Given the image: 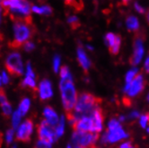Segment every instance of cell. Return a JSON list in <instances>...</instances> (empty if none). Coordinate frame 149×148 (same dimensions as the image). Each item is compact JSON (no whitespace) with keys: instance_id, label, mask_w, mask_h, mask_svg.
<instances>
[{"instance_id":"cell-20","label":"cell","mask_w":149,"mask_h":148,"mask_svg":"<svg viewBox=\"0 0 149 148\" xmlns=\"http://www.w3.org/2000/svg\"><path fill=\"white\" fill-rule=\"evenodd\" d=\"M29 108H30V100L25 98L22 101V102H21L18 110H20L21 113H22V116H24L27 113V111L29 110Z\"/></svg>"},{"instance_id":"cell-42","label":"cell","mask_w":149,"mask_h":148,"mask_svg":"<svg viewBox=\"0 0 149 148\" xmlns=\"http://www.w3.org/2000/svg\"><path fill=\"white\" fill-rule=\"evenodd\" d=\"M145 69H146V72L147 74H149V57L146 58V63H145Z\"/></svg>"},{"instance_id":"cell-51","label":"cell","mask_w":149,"mask_h":148,"mask_svg":"<svg viewBox=\"0 0 149 148\" xmlns=\"http://www.w3.org/2000/svg\"><path fill=\"white\" fill-rule=\"evenodd\" d=\"M2 39V37H1V35H0V40H1Z\"/></svg>"},{"instance_id":"cell-25","label":"cell","mask_w":149,"mask_h":148,"mask_svg":"<svg viewBox=\"0 0 149 148\" xmlns=\"http://www.w3.org/2000/svg\"><path fill=\"white\" fill-rule=\"evenodd\" d=\"M137 71L138 70L136 68H135V69H132V70H130L129 73H127V76H126V83H130L133 80V78L136 76Z\"/></svg>"},{"instance_id":"cell-3","label":"cell","mask_w":149,"mask_h":148,"mask_svg":"<svg viewBox=\"0 0 149 148\" xmlns=\"http://www.w3.org/2000/svg\"><path fill=\"white\" fill-rule=\"evenodd\" d=\"M14 22L15 40L12 42H10L9 46L13 49H17L33 37L34 33V28L31 24V19L15 20Z\"/></svg>"},{"instance_id":"cell-14","label":"cell","mask_w":149,"mask_h":148,"mask_svg":"<svg viewBox=\"0 0 149 148\" xmlns=\"http://www.w3.org/2000/svg\"><path fill=\"white\" fill-rule=\"evenodd\" d=\"M77 58H78V62L81 65V67H83V69L84 70V72L87 73L90 66H91V62L88 59L86 52L84 51V49H82V47H78L77 49Z\"/></svg>"},{"instance_id":"cell-24","label":"cell","mask_w":149,"mask_h":148,"mask_svg":"<svg viewBox=\"0 0 149 148\" xmlns=\"http://www.w3.org/2000/svg\"><path fill=\"white\" fill-rule=\"evenodd\" d=\"M1 106H2V110H3V113L5 116H8L11 114L12 112V107H11V105L9 104L8 101H5L3 103H1Z\"/></svg>"},{"instance_id":"cell-21","label":"cell","mask_w":149,"mask_h":148,"mask_svg":"<svg viewBox=\"0 0 149 148\" xmlns=\"http://www.w3.org/2000/svg\"><path fill=\"white\" fill-rule=\"evenodd\" d=\"M21 118H22V113L20 112L19 110H15L13 114V126L15 129L18 128L20 121H21Z\"/></svg>"},{"instance_id":"cell-15","label":"cell","mask_w":149,"mask_h":148,"mask_svg":"<svg viewBox=\"0 0 149 148\" xmlns=\"http://www.w3.org/2000/svg\"><path fill=\"white\" fill-rule=\"evenodd\" d=\"M43 114H44V117L46 118V120L55 128V126L58 125L59 120H58V117L57 113L54 111L51 107H47L45 108L44 111H43Z\"/></svg>"},{"instance_id":"cell-19","label":"cell","mask_w":149,"mask_h":148,"mask_svg":"<svg viewBox=\"0 0 149 148\" xmlns=\"http://www.w3.org/2000/svg\"><path fill=\"white\" fill-rule=\"evenodd\" d=\"M64 126H65V118L62 117L60 118L58 125L56 126V129H55V132H56V135L58 137L61 136L64 133Z\"/></svg>"},{"instance_id":"cell-35","label":"cell","mask_w":149,"mask_h":148,"mask_svg":"<svg viewBox=\"0 0 149 148\" xmlns=\"http://www.w3.org/2000/svg\"><path fill=\"white\" fill-rule=\"evenodd\" d=\"M122 102L123 104L125 105V106L127 107H130L132 105V101L129 98V97H123L122 98Z\"/></svg>"},{"instance_id":"cell-32","label":"cell","mask_w":149,"mask_h":148,"mask_svg":"<svg viewBox=\"0 0 149 148\" xmlns=\"http://www.w3.org/2000/svg\"><path fill=\"white\" fill-rule=\"evenodd\" d=\"M24 49L26 51H31V50H33L34 49V44L33 43V42H31V41H26L24 43Z\"/></svg>"},{"instance_id":"cell-31","label":"cell","mask_w":149,"mask_h":148,"mask_svg":"<svg viewBox=\"0 0 149 148\" xmlns=\"http://www.w3.org/2000/svg\"><path fill=\"white\" fill-rule=\"evenodd\" d=\"M69 74L70 73H69V70H68V67H66V66L62 67V68L60 70V76H61V78L66 77L67 76L69 75Z\"/></svg>"},{"instance_id":"cell-47","label":"cell","mask_w":149,"mask_h":148,"mask_svg":"<svg viewBox=\"0 0 149 148\" xmlns=\"http://www.w3.org/2000/svg\"><path fill=\"white\" fill-rule=\"evenodd\" d=\"M146 20H147V22L149 24V11L147 12V15H146Z\"/></svg>"},{"instance_id":"cell-28","label":"cell","mask_w":149,"mask_h":148,"mask_svg":"<svg viewBox=\"0 0 149 148\" xmlns=\"http://www.w3.org/2000/svg\"><path fill=\"white\" fill-rule=\"evenodd\" d=\"M59 65H60V58H59V56H55L54 60H53V68H54L55 72L58 71Z\"/></svg>"},{"instance_id":"cell-30","label":"cell","mask_w":149,"mask_h":148,"mask_svg":"<svg viewBox=\"0 0 149 148\" xmlns=\"http://www.w3.org/2000/svg\"><path fill=\"white\" fill-rule=\"evenodd\" d=\"M13 136H14V129H9L6 133V142H7V144L12 143Z\"/></svg>"},{"instance_id":"cell-43","label":"cell","mask_w":149,"mask_h":148,"mask_svg":"<svg viewBox=\"0 0 149 148\" xmlns=\"http://www.w3.org/2000/svg\"><path fill=\"white\" fill-rule=\"evenodd\" d=\"M33 11L39 15H41V10H40V7L39 6H33Z\"/></svg>"},{"instance_id":"cell-34","label":"cell","mask_w":149,"mask_h":148,"mask_svg":"<svg viewBox=\"0 0 149 148\" xmlns=\"http://www.w3.org/2000/svg\"><path fill=\"white\" fill-rule=\"evenodd\" d=\"M27 76H31V77H35V75H34V73H33V68H31V64L30 63H28L27 64Z\"/></svg>"},{"instance_id":"cell-10","label":"cell","mask_w":149,"mask_h":148,"mask_svg":"<svg viewBox=\"0 0 149 148\" xmlns=\"http://www.w3.org/2000/svg\"><path fill=\"white\" fill-rule=\"evenodd\" d=\"M33 125L31 120H26L19 126V129L16 133V140L22 142H28L30 140V136L33 133Z\"/></svg>"},{"instance_id":"cell-6","label":"cell","mask_w":149,"mask_h":148,"mask_svg":"<svg viewBox=\"0 0 149 148\" xmlns=\"http://www.w3.org/2000/svg\"><path fill=\"white\" fill-rule=\"evenodd\" d=\"M7 71L13 76H20L24 74V67L21 56L18 53L10 54L6 62Z\"/></svg>"},{"instance_id":"cell-8","label":"cell","mask_w":149,"mask_h":148,"mask_svg":"<svg viewBox=\"0 0 149 148\" xmlns=\"http://www.w3.org/2000/svg\"><path fill=\"white\" fill-rule=\"evenodd\" d=\"M143 40L144 35L141 33H136L135 40H134V52L133 55L130 58V63L133 66L137 65L142 59L144 54V48H143Z\"/></svg>"},{"instance_id":"cell-40","label":"cell","mask_w":149,"mask_h":148,"mask_svg":"<svg viewBox=\"0 0 149 148\" xmlns=\"http://www.w3.org/2000/svg\"><path fill=\"white\" fill-rule=\"evenodd\" d=\"M1 78H2V82H3L5 84L8 83L9 80H8V76H7V75H6V72H3V73H2V76H1Z\"/></svg>"},{"instance_id":"cell-50","label":"cell","mask_w":149,"mask_h":148,"mask_svg":"<svg viewBox=\"0 0 149 148\" xmlns=\"http://www.w3.org/2000/svg\"><path fill=\"white\" fill-rule=\"evenodd\" d=\"M147 133H149V126L147 128Z\"/></svg>"},{"instance_id":"cell-33","label":"cell","mask_w":149,"mask_h":148,"mask_svg":"<svg viewBox=\"0 0 149 148\" xmlns=\"http://www.w3.org/2000/svg\"><path fill=\"white\" fill-rule=\"evenodd\" d=\"M37 146L38 147H50L51 144H49V143H48V142H46L44 140H40V141L37 143Z\"/></svg>"},{"instance_id":"cell-49","label":"cell","mask_w":149,"mask_h":148,"mask_svg":"<svg viewBox=\"0 0 149 148\" xmlns=\"http://www.w3.org/2000/svg\"><path fill=\"white\" fill-rule=\"evenodd\" d=\"M1 83H2V78H1V76H0V85H1Z\"/></svg>"},{"instance_id":"cell-52","label":"cell","mask_w":149,"mask_h":148,"mask_svg":"<svg viewBox=\"0 0 149 148\" xmlns=\"http://www.w3.org/2000/svg\"><path fill=\"white\" fill-rule=\"evenodd\" d=\"M148 101H149V94H148Z\"/></svg>"},{"instance_id":"cell-16","label":"cell","mask_w":149,"mask_h":148,"mask_svg":"<svg viewBox=\"0 0 149 148\" xmlns=\"http://www.w3.org/2000/svg\"><path fill=\"white\" fill-rule=\"evenodd\" d=\"M126 24H127V28L130 31H137L138 28H139V24H138V20L136 19V17L135 16H129L127 18L126 21Z\"/></svg>"},{"instance_id":"cell-17","label":"cell","mask_w":149,"mask_h":148,"mask_svg":"<svg viewBox=\"0 0 149 148\" xmlns=\"http://www.w3.org/2000/svg\"><path fill=\"white\" fill-rule=\"evenodd\" d=\"M120 44H121L120 35H116V39H115L113 45L111 48H109L110 53L111 55H117V54H118L119 51H120Z\"/></svg>"},{"instance_id":"cell-46","label":"cell","mask_w":149,"mask_h":148,"mask_svg":"<svg viewBox=\"0 0 149 148\" xmlns=\"http://www.w3.org/2000/svg\"><path fill=\"white\" fill-rule=\"evenodd\" d=\"M146 120H147V123H149V112L146 114Z\"/></svg>"},{"instance_id":"cell-36","label":"cell","mask_w":149,"mask_h":148,"mask_svg":"<svg viewBox=\"0 0 149 148\" xmlns=\"http://www.w3.org/2000/svg\"><path fill=\"white\" fill-rule=\"evenodd\" d=\"M5 101H7L6 100V96L5 94V92L3 91V89L0 88V103H3Z\"/></svg>"},{"instance_id":"cell-11","label":"cell","mask_w":149,"mask_h":148,"mask_svg":"<svg viewBox=\"0 0 149 148\" xmlns=\"http://www.w3.org/2000/svg\"><path fill=\"white\" fill-rule=\"evenodd\" d=\"M74 130L79 131H93V121L92 117H84L74 121L72 124Z\"/></svg>"},{"instance_id":"cell-48","label":"cell","mask_w":149,"mask_h":148,"mask_svg":"<svg viewBox=\"0 0 149 148\" xmlns=\"http://www.w3.org/2000/svg\"><path fill=\"white\" fill-rule=\"evenodd\" d=\"M2 6H1V5H0V16H1V12H2Z\"/></svg>"},{"instance_id":"cell-2","label":"cell","mask_w":149,"mask_h":148,"mask_svg":"<svg viewBox=\"0 0 149 148\" xmlns=\"http://www.w3.org/2000/svg\"><path fill=\"white\" fill-rule=\"evenodd\" d=\"M1 6L6 15H10L15 20H29L31 5L27 0H1Z\"/></svg>"},{"instance_id":"cell-45","label":"cell","mask_w":149,"mask_h":148,"mask_svg":"<svg viewBox=\"0 0 149 148\" xmlns=\"http://www.w3.org/2000/svg\"><path fill=\"white\" fill-rule=\"evenodd\" d=\"M119 120H120V122H122V121H124V120H125V117H123V116H120V119H119Z\"/></svg>"},{"instance_id":"cell-12","label":"cell","mask_w":149,"mask_h":148,"mask_svg":"<svg viewBox=\"0 0 149 148\" xmlns=\"http://www.w3.org/2000/svg\"><path fill=\"white\" fill-rule=\"evenodd\" d=\"M106 134H107V137H108V143H116L123 138H127V135L124 132V130L122 129L121 126L115 129H108L106 130Z\"/></svg>"},{"instance_id":"cell-22","label":"cell","mask_w":149,"mask_h":148,"mask_svg":"<svg viewBox=\"0 0 149 148\" xmlns=\"http://www.w3.org/2000/svg\"><path fill=\"white\" fill-rule=\"evenodd\" d=\"M115 39H116V34H114L112 33H109L106 34V36L104 38V41H105V44L108 46V48H111L113 45Z\"/></svg>"},{"instance_id":"cell-18","label":"cell","mask_w":149,"mask_h":148,"mask_svg":"<svg viewBox=\"0 0 149 148\" xmlns=\"http://www.w3.org/2000/svg\"><path fill=\"white\" fill-rule=\"evenodd\" d=\"M22 86L23 87H25V86H28L31 89H33L34 91H37V88H36V83H35V81H34V78L31 77V76H27L24 80L23 81L22 83Z\"/></svg>"},{"instance_id":"cell-38","label":"cell","mask_w":149,"mask_h":148,"mask_svg":"<svg viewBox=\"0 0 149 148\" xmlns=\"http://www.w3.org/2000/svg\"><path fill=\"white\" fill-rule=\"evenodd\" d=\"M146 124H147V120H146V115H142L140 118V125L142 126V128H146Z\"/></svg>"},{"instance_id":"cell-27","label":"cell","mask_w":149,"mask_h":148,"mask_svg":"<svg viewBox=\"0 0 149 148\" xmlns=\"http://www.w3.org/2000/svg\"><path fill=\"white\" fill-rule=\"evenodd\" d=\"M119 126H120V122L116 120H112L108 124V129H115L117 128H119Z\"/></svg>"},{"instance_id":"cell-7","label":"cell","mask_w":149,"mask_h":148,"mask_svg":"<svg viewBox=\"0 0 149 148\" xmlns=\"http://www.w3.org/2000/svg\"><path fill=\"white\" fill-rule=\"evenodd\" d=\"M38 135L40 140H44L51 145L58 138L54 126H51L47 120L41 121L38 126Z\"/></svg>"},{"instance_id":"cell-29","label":"cell","mask_w":149,"mask_h":148,"mask_svg":"<svg viewBox=\"0 0 149 148\" xmlns=\"http://www.w3.org/2000/svg\"><path fill=\"white\" fill-rule=\"evenodd\" d=\"M40 10H41V15H49L52 13V10L49 6H40Z\"/></svg>"},{"instance_id":"cell-44","label":"cell","mask_w":149,"mask_h":148,"mask_svg":"<svg viewBox=\"0 0 149 148\" xmlns=\"http://www.w3.org/2000/svg\"><path fill=\"white\" fill-rule=\"evenodd\" d=\"M130 0H122V5L123 6H127V4L130 3Z\"/></svg>"},{"instance_id":"cell-13","label":"cell","mask_w":149,"mask_h":148,"mask_svg":"<svg viewBox=\"0 0 149 148\" xmlns=\"http://www.w3.org/2000/svg\"><path fill=\"white\" fill-rule=\"evenodd\" d=\"M39 93H40V97L42 101L48 100L52 96L51 83L48 80H43L40 83Z\"/></svg>"},{"instance_id":"cell-26","label":"cell","mask_w":149,"mask_h":148,"mask_svg":"<svg viewBox=\"0 0 149 148\" xmlns=\"http://www.w3.org/2000/svg\"><path fill=\"white\" fill-rule=\"evenodd\" d=\"M65 3L68 6H70L72 7H74L77 10H80L82 8V6H79L78 3L77 2V0H65Z\"/></svg>"},{"instance_id":"cell-41","label":"cell","mask_w":149,"mask_h":148,"mask_svg":"<svg viewBox=\"0 0 149 148\" xmlns=\"http://www.w3.org/2000/svg\"><path fill=\"white\" fill-rule=\"evenodd\" d=\"M121 148L127 147V148H130V147H133V145H131V142H125L120 145Z\"/></svg>"},{"instance_id":"cell-5","label":"cell","mask_w":149,"mask_h":148,"mask_svg":"<svg viewBox=\"0 0 149 148\" xmlns=\"http://www.w3.org/2000/svg\"><path fill=\"white\" fill-rule=\"evenodd\" d=\"M99 139V133L76 130L72 135V144L76 147H95Z\"/></svg>"},{"instance_id":"cell-9","label":"cell","mask_w":149,"mask_h":148,"mask_svg":"<svg viewBox=\"0 0 149 148\" xmlns=\"http://www.w3.org/2000/svg\"><path fill=\"white\" fill-rule=\"evenodd\" d=\"M145 85L146 82L143 76L141 74H137L130 82V86L126 93H127V95H130V96H136L138 93L143 92V90L145 89Z\"/></svg>"},{"instance_id":"cell-4","label":"cell","mask_w":149,"mask_h":148,"mask_svg":"<svg viewBox=\"0 0 149 148\" xmlns=\"http://www.w3.org/2000/svg\"><path fill=\"white\" fill-rule=\"evenodd\" d=\"M60 91L61 97L64 108H65L66 113L71 112L77 101V94L76 88L74 86L72 76L69 74L66 77H63L60 81Z\"/></svg>"},{"instance_id":"cell-37","label":"cell","mask_w":149,"mask_h":148,"mask_svg":"<svg viewBox=\"0 0 149 148\" xmlns=\"http://www.w3.org/2000/svg\"><path fill=\"white\" fill-rule=\"evenodd\" d=\"M139 116L140 115H139V113H138L137 111H133L129 116H127V119H130V120H135V119L139 117Z\"/></svg>"},{"instance_id":"cell-1","label":"cell","mask_w":149,"mask_h":148,"mask_svg":"<svg viewBox=\"0 0 149 148\" xmlns=\"http://www.w3.org/2000/svg\"><path fill=\"white\" fill-rule=\"evenodd\" d=\"M102 99L92 93H82L77 98L74 108L71 112L67 113V118L71 125L84 117H92L97 108L101 107Z\"/></svg>"},{"instance_id":"cell-39","label":"cell","mask_w":149,"mask_h":148,"mask_svg":"<svg viewBox=\"0 0 149 148\" xmlns=\"http://www.w3.org/2000/svg\"><path fill=\"white\" fill-rule=\"evenodd\" d=\"M135 9L136 10V11L139 13V14H144L145 13V9L144 7H142L140 5H138L137 3H135Z\"/></svg>"},{"instance_id":"cell-23","label":"cell","mask_w":149,"mask_h":148,"mask_svg":"<svg viewBox=\"0 0 149 148\" xmlns=\"http://www.w3.org/2000/svg\"><path fill=\"white\" fill-rule=\"evenodd\" d=\"M68 24H70L71 28L73 30H76L80 26V23H79V20L77 16H70L68 20Z\"/></svg>"}]
</instances>
